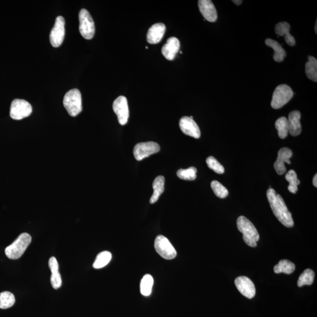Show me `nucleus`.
<instances>
[{"instance_id": "nucleus-26", "label": "nucleus", "mask_w": 317, "mask_h": 317, "mask_svg": "<svg viewBox=\"0 0 317 317\" xmlns=\"http://www.w3.org/2000/svg\"><path fill=\"white\" fill-rule=\"evenodd\" d=\"M111 259L112 254L108 251L100 253L96 256L95 262L93 263V268L99 269L104 268L105 266L108 265Z\"/></svg>"}, {"instance_id": "nucleus-1", "label": "nucleus", "mask_w": 317, "mask_h": 317, "mask_svg": "<svg viewBox=\"0 0 317 317\" xmlns=\"http://www.w3.org/2000/svg\"><path fill=\"white\" fill-rule=\"evenodd\" d=\"M267 197L273 213L281 224L285 227H293L294 223L291 213L280 194H276L274 189L270 188L267 191Z\"/></svg>"}, {"instance_id": "nucleus-4", "label": "nucleus", "mask_w": 317, "mask_h": 317, "mask_svg": "<svg viewBox=\"0 0 317 317\" xmlns=\"http://www.w3.org/2000/svg\"><path fill=\"white\" fill-rule=\"evenodd\" d=\"M64 107L71 117H77L83 111L82 96L79 90L73 89L66 93L63 99Z\"/></svg>"}, {"instance_id": "nucleus-15", "label": "nucleus", "mask_w": 317, "mask_h": 317, "mask_svg": "<svg viewBox=\"0 0 317 317\" xmlns=\"http://www.w3.org/2000/svg\"><path fill=\"white\" fill-rule=\"evenodd\" d=\"M199 10L207 21L214 23L218 19L217 11L214 4L210 0H199Z\"/></svg>"}, {"instance_id": "nucleus-34", "label": "nucleus", "mask_w": 317, "mask_h": 317, "mask_svg": "<svg viewBox=\"0 0 317 317\" xmlns=\"http://www.w3.org/2000/svg\"><path fill=\"white\" fill-rule=\"evenodd\" d=\"M313 184L316 187H317V174L315 176V177L313 178Z\"/></svg>"}, {"instance_id": "nucleus-22", "label": "nucleus", "mask_w": 317, "mask_h": 317, "mask_svg": "<svg viewBox=\"0 0 317 317\" xmlns=\"http://www.w3.org/2000/svg\"><path fill=\"white\" fill-rule=\"evenodd\" d=\"M165 178L163 176L156 177L153 182V193L150 199V203H155L158 200L160 196L165 190Z\"/></svg>"}, {"instance_id": "nucleus-10", "label": "nucleus", "mask_w": 317, "mask_h": 317, "mask_svg": "<svg viewBox=\"0 0 317 317\" xmlns=\"http://www.w3.org/2000/svg\"><path fill=\"white\" fill-rule=\"evenodd\" d=\"M65 37V19L63 17H56L54 27L49 34V40L51 45L57 48L61 46Z\"/></svg>"}, {"instance_id": "nucleus-14", "label": "nucleus", "mask_w": 317, "mask_h": 317, "mask_svg": "<svg viewBox=\"0 0 317 317\" xmlns=\"http://www.w3.org/2000/svg\"><path fill=\"white\" fill-rule=\"evenodd\" d=\"M293 156L292 150L288 147H283L279 150L277 161L274 164V168L276 172L279 175H283L286 172L284 163L286 162L288 165L291 164L290 159Z\"/></svg>"}, {"instance_id": "nucleus-36", "label": "nucleus", "mask_w": 317, "mask_h": 317, "mask_svg": "<svg viewBox=\"0 0 317 317\" xmlns=\"http://www.w3.org/2000/svg\"><path fill=\"white\" fill-rule=\"evenodd\" d=\"M317 22L316 21V26H316V27H315V31H316V34L317 33Z\"/></svg>"}, {"instance_id": "nucleus-24", "label": "nucleus", "mask_w": 317, "mask_h": 317, "mask_svg": "<svg viewBox=\"0 0 317 317\" xmlns=\"http://www.w3.org/2000/svg\"><path fill=\"white\" fill-rule=\"evenodd\" d=\"M295 269H296V266L293 263L289 260H282L278 265L274 266V272L276 274L285 273V274H290L294 272Z\"/></svg>"}, {"instance_id": "nucleus-12", "label": "nucleus", "mask_w": 317, "mask_h": 317, "mask_svg": "<svg viewBox=\"0 0 317 317\" xmlns=\"http://www.w3.org/2000/svg\"><path fill=\"white\" fill-rule=\"evenodd\" d=\"M234 283L238 290L244 297L252 299L255 296L256 288L249 278L246 276H240L235 280Z\"/></svg>"}, {"instance_id": "nucleus-18", "label": "nucleus", "mask_w": 317, "mask_h": 317, "mask_svg": "<svg viewBox=\"0 0 317 317\" xmlns=\"http://www.w3.org/2000/svg\"><path fill=\"white\" fill-rule=\"evenodd\" d=\"M301 115L299 111H294L288 115V133L293 136H299L302 131L300 123Z\"/></svg>"}, {"instance_id": "nucleus-5", "label": "nucleus", "mask_w": 317, "mask_h": 317, "mask_svg": "<svg viewBox=\"0 0 317 317\" xmlns=\"http://www.w3.org/2000/svg\"><path fill=\"white\" fill-rule=\"evenodd\" d=\"M294 92L287 85L282 84L276 88L272 94L271 103L273 109H278L282 107L293 98Z\"/></svg>"}, {"instance_id": "nucleus-7", "label": "nucleus", "mask_w": 317, "mask_h": 317, "mask_svg": "<svg viewBox=\"0 0 317 317\" xmlns=\"http://www.w3.org/2000/svg\"><path fill=\"white\" fill-rule=\"evenodd\" d=\"M32 111V106L27 100L16 99L11 103L9 114L14 120H21L29 117Z\"/></svg>"}, {"instance_id": "nucleus-11", "label": "nucleus", "mask_w": 317, "mask_h": 317, "mask_svg": "<svg viewBox=\"0 0 317 317\" xmlns=\"http://www.w3.org/2000/svg\"><path fill=\"white\" fill-rule=\"evenodd\" d=\"M113 109L117 115L119 123L121 125H126L130 117V111L126 97L119 96L116 99L113 103Z\"/></svg>"}, {"instance_id": "nucleus-20", "label": "nucleus", "mask_w": 317, "mask_h": 317, "mask_svg": "<svg viewBox=\"0 0 317 317\" xmlns=\"http://www.w3.org/2000/svg\"><path fill=\"white\" fill-rule=\"evenodd\" d=\"M48 265L51 272V283L52 286L54 289H58L61 286L62 279L61 274H59L58 271V263L55 257H52L49 259Z\"/></svg>"}, {"instance_id": "nucleus-27", "label": "nucleus", "mask_w": 317, "mask_h": 317, "mask_svg": "<svg viewBox=\"0 0 317 317\" xmlns=\"http://www.w3.org/2000/svg\"><path fill=\"white\" fill-rule=\"evenodd\" d=\"M15 302L14 294L9 291L0 293V309H7L14 305Z\"/></svg>"}, {"instance_id": "nucleus-9", "label": "nucleus", "mask_w": 317, "mask_h": 317, "mask_svg": "<svg viewBox=\"0 0 317 317\" xmlns=\"http://www.w3.org/2000/svg\"><path fill=\"white\" fill-rule=\"evenodd\" d=\"M159 144L154 142H142L136 144L134 147V155L138 161L159 152Z\"/></svg>"}, {"instance_id": "nucleus-23", "label": "nucleus", "mask_w": 317, "mask_h": 317, "mask_svg": "<svg viewBox=\"0 0 317 317\" xmlns=\"http://www.w3.org/2000/svg\"><path fill=\"white\" fill-rule=\"evenodd\" d=\"M306 74L309 79L317 81V60L315 57L309 56V61L306 64Z\"/></svg>"}, {"instance_id": "nucleus-35", "label": "nucleus", "mask_w": 317, "mask_h": 317, "mask_svg": "<svg viewBox=\"0 0 317 317\" xmlns=\"http://www.w3.org/2000/svg\"><path fill=\"white\" fill-rule=\"evenodd\" d=\"M233 2L235 4H236L237 5H240L241 4H242L243 1H240V0H233Z\"/></svg>"}, {"instance_id": "nucleus-17", "label": "nucleus", "mask_w": 317, "mask_h": 317, "mask_svg": "<svg viewBox=\"0 0 317 317\" xmlns=\"http://www.w3.org/2000/svg\"><path fill=\"white\" fill-rule=\"evenodd\" d=\"M166 31V26L163 23H156L150 27L147 34V42L150 45H156L163 39Z\"/></svg>"}, {"instance_id": "nucleus-19", "label": "nucleus", "mask_w": 317, "mask_h": 317, "mask_svg": "<svg viewBox=\"0 0 317 317\" xmlns=\"http://www.w3.org/2000/svg\"><path fill=\"white\" fill-rule=\"evenodd\" d=\"M290 25L287 22H281L276 24L275 32L278 36H284L285 42L288 45L293 46L296 45V40L290 33Z\"/></svg>"}, {"instance_id": "nucleus-32", "label": "nucleus", "mask_w": 317, "mask_h": 317, "mask_svg": "<svg viewBox=\"0 0 317 317\" xmlns=\"http://www.w3.org/2000/svg\"><path fill=\"white\" fill-rule=\"evenodd\" d=\"M211 187L213 192L220 198L224 199L228 196V190L218 181H213L211 183Z\"/></svg>"}, {"instance_id": "nucleus-31", "label": "nucleus", "mask_w": 317, "mask_h": 317, "mask_svg": "<svg viewBox=\"0 0 317 317\" xmlns=\"http://www.w3.org/2000/svg\"><path fill=\"white\" fill-rule=\"evenodd\" d=\"M196 173V168L190 167L187 169H180L177 172V175L181 180L194 181L197 177Z\"/></svg>"}, {"instance_id": "nucleus-29", "label": "nucleus", "mask_w": 317, "mask_h": 317, "mask_svg": "<svg viewBox=\"0 0 317 317\" xmlns=\"http://www.w3.org/2000/svg\"><path fill=\"white\" fill-rule=\"evenodd\" d=\"M315 273L312 270L306 269L302 274L300 275L299 280L297 282L298 286L303 287L305 285H312L315 280Z\"/></svg>"}, {"instance_id": "nucleus-2", "label": "nucleus", "mask_w": 317, "mask_h": 317, "mask_svg": "<svg viewBox=\"0 0 317 317\" xmlns=\"http://www.w3.org/2000/svg\"><path fill=\"white\" fill-rule=\"evenodd\" d=\"M237 226L238 230L243 234L244 242L250 247H256L260 236L252 223L244 216H240L237 219Z\"/></svg>"}, {"instance_id": "nucleus-16", "label": "nucleus", "mask_w": 317, "mask_h": 317, "mask_svg": "<svg viewBox=\"0 0 317 317\" xmlns=\"http://www.w3.org/2000/svg\"><path fill=\"white\" fill-rule=\"evenodd\" d=\"M180 41L177 38H169L167 43L162 47V54L168 60H174L176 55L180 51Z\"/></svg>"}, {"instance_id": "nucleus-6", "label": "nucleus", "mask_w": 317, "mask_h": 317, "mask_svg": "<svg viewBox=\"0 0 317 317\" xmlns=\"http://www.w3.org/2000/svg\"><path fill=\"white\" fill-rule=\"evenodd\" d=\"M79 30L85 39L91 40L95 32V24L90 12L86 9H82L79 13Z\"/></svg>"}, {"instance_id": "nucleus-30", "label": "nucleus", "mask_w": 317, "mask_h": 317, "mask_svg": "<svg viewBox=\"0 0 317 317\" xmlns=\"http://www.w3.org/2000/svg\"><path fill=\"white\" fill-rule=\"evenodd\" d=\"M275 126L278 131L279 137L281 139H285L288 134V125L287 119L285 117H281L275 122Z\"/></svg>"}, {"instance_id": "nucleus-33", "label": "nucleus", "mask_w": 317, "mask_h": 317, "mask_svg": "<svg viewBox=\"0 0 317 317\" xmlns=\"http://www.w3.org/2000/svg\"><path fill=\"white\" fill-rule=\"evenodd\" d=\"M206 163L210 169H212L213 171L219 174H224L225 168L221 163L218 161V160L213 156H209L206 159Z\"/></svg>"}, {"instance_id": "nucleus-21", "label": "nucleus", "mask_w": 317, "mask_h": 317, "mask_svg": "<svg viewBox=\"0 0 317 317\" xmlns=\"http://www.w3.org/2000/svg\"><path fill=\"white\" fill-rule=\"evenodd\" d=\"M265 43L267 46L271 47L272 49H274V54L273 55L274 60L277 62L283 61L287 55V53L280 44L274 40L270 39H266Z\"/></svg>"}, {"instance_id": "nucleus-8", "label": "nucleus", "mask_w": 317, "mask_h": 317, "mask_svg": "<svg viewBox=\"0 0 317 317\" xmlns=\"http://www.w3.org/2000/svg\"><path fill=\"white\" fill-rule=\"evenodd\" d=\"M155 248L162 258L172 260L177 255V251L167 238L162 235L157 236L155 241Z\"/></svg>"}, {"instance_id": "nucleus-25", "label": "nucleus", "mask_w": 317, "mask_h": 317, "mask_svg": "<svg viewBox=\"0 0 317 317\" xmlns=\"http://www.w3.org/2000/svg\"><path fill=\"white\" fill-rule=\"evenodd\" d=\"M153 282L154 281L151 275L146 274L143 276L140 285V293L143 296H150L152 293Z\"/></svg>"}, {"instance_id": "nucleus-13", "label": "nucleus", "mask_w": 317, "mask_h": 317, "mask_svg": "<svg viewBox=\"0 0 317 317\" xmlns=\"http://www.w3.org/2000/svg\"><path fill=\"white\" fill-rule=\"evenodd\" d=\"M180 127L182 133L186 136L199 139L201 133L200 128L193 120V119L189 117H183L181 119Z\"/></svg>"}, {"instance_id": "nucleus-28", "label": "nucleus", "mask_w": 317, "mask_h": 317, "mask_svg": "<svg viewBox=\"0 0 317 317\" xmlns=\"http://www.w3.org/2000/svg\"><path fill=\"white\" fill-rule=\"evenodd\" d=\"M285 180L289 182V186L288 187L290 192L295 194L298 190V185L300 184V180H298L296 172L294 170H290L285 175Z\"/></svg>"}, {"instance_id": "nucleus-3", "label": "nucleus", "mask_w": 317, "mask_h": 317, "mask_svg": "<svg viewBox=\"0 0 317 317\" xmlns=\"http://www.w3.org/2000/svg\"><path fill=\"white\" fill-rule=\"evenodd\" d=\"M31 242V237L29 234L26 233L21 234L13 243L6 247L5 250L6 256L12 260L20 258Z\"/></svg>"}]
</instances>
